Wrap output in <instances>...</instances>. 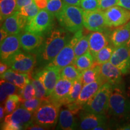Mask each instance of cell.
I'll return each instance as SVG.
<instances>
[{"label": "cell", "mask_w": 130, "mask_h": 130, "mask_svg": "<svg viewBox=\"0 0 130 130\" xmlns=\"http://www.w3.org/2000/svg\"><path fill=\"white\" fill-rule=\"evenodd\" d=\"M130 38V21L112 31L110 40L115 47L126 44Z\"/></svg>", "instance_id": "cell-24"}, {"label": "cell", "mask_w": 130, "mask_h": 130, "mask_svg": "<svg viewBox=\"0 0 130 130\" xmlns=\"http://www.w3.org/2000/svg\"><path fill=\"white\" fill-rule=\"evenodd\" d=\"M20 33L9 35L1 42L0 57L1 61H6L11 57L20 51Z\"/></svg>", "instance_id": "cell-14"}, {"label": "cell", "mask_w": 130, "mask_h": 130, "mask_svg": "<svg viewBox=\"0 0 130 130\" xmlns=\"http://www.w3.org/2000/svg\"><path fill=\"white\" fill-rule=\"evenodd\" d=\"M128 48H129V54H130V46L128 47Z\"/></svg>", "instance_id": "cell-52"}, {"label": "cell", "mask_w": 130, "mask_h": 130, "mask_svg": "<svg viewBox=\"0 0 130 130\" xmlns=\"http://www.w3.org/2000/svg\"><path fill=\"white\" fill-rule=\"evenodd\" d=\"M16 11H18L17 0H0V19L1 23Z\"/></svg>", "instance_id": "cell-25"}, {"label": "cell", "mask_w": 130, "mask_h": 130, "mask_svg": "<svg viewBox=\"0 0 130 130\" xmlns=\"http://www.w3.org/2000/svg\"><path fill=\"white\" fill-rule=\"evenodd\" d=\"M64 28H52L36 51V58L41 66H46L56 58L71 37Z\"/></svg>", "instance_id": "cell-1"}, {"label": "cell", "mask_w": 130, "mask_h": 130, "mask_svg": "<svg viewBox=\"0 0 130 130\" xmlns=\"http://www.w3.org/2000/svg\"><path fill=\"white\" fill-rule=\"evenodd\" d=\"M28 21V19L22 15L19 11H16L3 21L1 28L6 30L9 35H16L20 33L25 28Z\"/></svg>", "instance_id": "cell-15"}, {"label": "cell", "mask_w": 130, "mask_h": 130, "mask_svg": "<svg viewBox=\"0 0 130 130\" xmlns=\"http://www.w3.org/2000/svg\"><path fill=\"white\" fill-rule=\"evenodd\" d=\"M54 17L46 9L40 10L35 17L28 20L24 30L43 36L53 28Z\"/></svg>", "instance_id": "cell-6"}, {"label": "cell", "mask_w": 130, "mask_h": 130, "mask_svg": "<svg viewBox=\"0 0 130 130\" xmlns=\"http://www.w3.org/2000/svg\"><path fill=\"white\" fill-rule=\"evenodd\" d=\"M105 24L108 27H118L130 21V10L115 6L104 10Z\"/></svg>", "instance_id": "cell-10"}, {"label": "cell", "mask_w": 130, "mask_h": 130, "mask_svg": "<svg viewBox=\"0 0 130 130\" xmlns=\"http://www.w3.org/2000/svg\"><path fill=\"white\" fill-rule=\"evenodd\" d=\"M43 36L24 30L20 32L21 46L24 51L32 52L37 50L43 43Z\"/></svg>", "instance_id": "cell-18"}, {"label": "cell", "mask_w": 130, "mask_h": 130, "mask_svg": "<svg viewBox=\"0 0 130 130\" xmlns=\"http://www.w3.org/2000/svg\"><path fill=\"white\" fill-rule=\"evenodd\" d=\"M34 0H17V10L18 11L24 6H27L31 3Z\"/></svg>", "instance_id": "cell-42"}, {"label": "cell", "mask_w": 130, "mask_h": 130, "mask_svg": "<svg viewBox=\"0 0 130 130\" xmlns=\"http://www.w3.org/2000/svg\"><path fill=\"white\" fill-rule=\"evenodd\" d=\"M115 47L106 46L98 53L95 58V64H102L110 61Z\"/></svg>", "instance_id": "cell-31"}, {"label": "cell", "mask_w": 130, "mask_h": 130, "mask_svg": "<svg viewBox=\"0 0 130 130\" xmlns=\"http://www.w3.org/2000/svg\"><path fill=\"white\" fill-rule=\"evenodd\" d=\"M73 84V81L60 77L54 89L49 100L60 105H66V100L69 96Z\"/></svg>", "instance_id": "cell-13"}, {"label": "cell", "mask_w": 130, "mask_h": 130, "mask_svg": "<svg viewBox=\"0 0 130 130\" xmlns=\"http://www.w3.org/2000/svg\"><path fill=\"white\" fill-rule=\"evenodd\" d=\"M126 45H127V46H128V47H129V46H130V38H129V40H128V41L127 43H126Z\"/></svg>", "instance_id": "cell-51"}, {"label": "cell", "mask_w": 130, "mask_h": 130, "mask_svg": "<svg viewBox=\"0 0 130 130\" xmlns=\"http://www.w3.org/2000/svg\"><path fill=\"white\" fill-rule=\"evenodd\" d=\"M89 35L83 36L74 46L75 58L89 51Z\"/></svg>", "instance_id": "cell-33"}, {"label": "cell", "mask_w": 130, "mask_h": 130, "mask_svg": "<svg viewBox=\"0 0 130 130\" xmlns=\"http://www.w3.org/2000/svg\"><path fill=\"white\" fill-rule=\"evenodd\" d=\"M61 106L49 100L48 98L33 113L34 123L43 127L51 128L57 122Z\"/></svg>", "instance_id": "cell-4"}, {"label": "cell", "mask_w": 130, "mask_h": 130, "mask_svg": "<svg viewBox=\"0 0 130 130\" xmlns=\"http://www.w3.org/2000/svg\"><path fill=\"white\" fill-rule=\"evenodd\" d=\"M18 11H19V12L22 15L25 16L28 19V20H30V19L35 17L38 13L40 11V9L37 7L35 3L32 1L30 4L21 7Z\"/></svg>", "instance_id": "cell-35"}, {"label": "cell", "mask_w": 130, "mask_h": 130, "mask_svg": "<svg viewBox=\"0 0 130 130\" xmlns=\"http://www.w3.org/2000/svg\"><path fill=\"white\" fill-rule=\"evenodd\" d=\"M31 81L35 89V97L42 100L48 99L46 89L42 83L36 77H31Z\"/></svg>", "instance_id": "cell-34"}, {"label": "cell", "mask_w": 130, "mask_h": 130, "mask_svg": "<svg viewBox=\"0 0 130 130\" xmlns=\"http://www.w3.org/2000/svg\"><path fill=\"white\" fill-rule=\"evenodd\" d=\"M95 64V59L90 51H87L78 57L75 58L73 64L81 72L89 69Z\"/></svg>", "instance_id": "cell-27"}, {"label": "cell", "mask_w": 130, "mask_h": 130, "mask_svg": "<svg viewBox=\"0 0 130 130\" xmlns=\"http://www.w3.org/2000/svg\"><path fill=\"white\" fill-rule=\"evenodd\" d=\"M113 85L105 82L83 107L86 111L100 115H105L108 112L109 100Z\"/></svg>", "instance_id": "cell-3"}, {"label": "cell", "mask_w": 130, "mask_h": 130, "mask_svg": "<svg viewBox=\"0 0 130 130\" xmlns=\"http://www.w3.org/2000/svg\"><path fill=\"white\" fill-rule=\"evenodd\" d=\"M4 62L14 71L30 74L35 67L37 58L32 55L19 51Z\"/></svg>", "instance_id": "cell-8"}, {"label": "cell", "mask_w": 130, "mask_h": 130, "mask_svg": "<svg viewBox=\"0 0 130 130\" xmlns=\"http://www.w3.org/2000/svg\"><path fill=\"white\" fill-rule=\"evenodd\" d=\"M61 71L59 68L55 66H46L34 75L43 83L48 97L51 95L56 84L60 78Z\"/></svg>", "instance_id": "cell-9"}, {"label": "cell", "mask_w": 130, "mask_h": 130, "mask_svg": "<svg viewBox=\"0 0 130 130\" xmlns=\"http://www.w3.org/2000/svg\"><path fill=\"white\" fill-rule=\"evenodd\" d=\"M83 13L82 8L64 3L63 9L56 18L63 28L75 33L83 28Z\"/></svg>", "instance_id": "cell-2"}, {"label": "cell", "mask_w": 130, "mask_h": 130, "mask_svg": "<svg viewBox=\"0 0 130 130\" xmlns=\"http://www.w3.org/2000/svg\"><path fill=\"white\" fill-rule=\"evenodd\" d=\"M79 113L78 126L80 129H93L97 126L106 123L107 119L105 115L91 113L85 110Z\"/></svg>", "instance_id": "cell-16"}, {"label": "cell", "mask_w": 130, "mask_h": 130, "mask_svg": "<svg viewBox=\"0 0 130 130\" xmlns=\"http://www.w3.org/2000/svg\"><path fill=\"white\" fill-rule=\"evenodd\" d=\"M105 83L102 78L100 76L96 80L90 83L85 84L83 86L82 90L79 94L77 100L75 103L79 106L83 107V105L88 101V100L93 96L94 94L96 93L98 90L100 89L101 86Z\"/></svg>", "instance_id": "cell-20"}, {"label": "cell", "mask_w": 130, "mask_h": 130, "mask_svg": "<svg viewBox=\"0 0 130 130\" xmlns=\"http://www.w3.org/2000/svg\"><path fill=\"white\" fill-rule=\"evenodd\" d=\"M110 61L121 71L123 75L130 71V54L126 44L115 47Z\"/></svg>", "instance_id": "cell-11"}, {"label": "cell", "mask_w": 130, "mask_h": 130, "mask_svg": "<svg viewBox=\"0 0 130 130\" xmlns=\"http://www.w3.org/2000/svg\"><path fill=\"white\" fill-rule=\"evenodd\" d=\"M80 7L84 11H92L99 9L98 0H81Z\"/></svg>", "instance_id": "cell-39"}, {"label": "cell", "mask_w": 130, "mask_h": 130, "mask_svg": "<svg viewBox=\"0 0 130 130\" xmlns=\"http://www.w3.org/2000/svg\"><path fill=\"white\" fill-rule=\"evenodd\" d=\"M118 6L130 10V0H119Z\"/></svg>", "instance_id": "cell-43"}, {"label": "cell", "mask_w": 130, "mask_h": 130, "mask_svg": "<svg viewBox=\"0 0 130 130\" xmlns=\"http://www.w3.org/2000/svg\"><path fill=\"white\" fill-rule=\"evenodd\" d=\"M34 2L40 10L46 9L48 0H34Z\"/></svg>", "instance_id": "cell-41"}, {"label": "cell", "mask_w": 130, "mask_h": 130, "mask_svg": "<svg viewBox=\"0 0 130 130\" xmlns=\"http://www.w3.org/2000/svg\"><path fill=\"white\" fill-rule=\"evenodd\" d=\"M9 68V66L7 63L1 61V64H0V74L2 75L4 74L5 72L7 71Z\"/></svg>", "instance_id": "cell-44"}, {"label": "cell", "mask_w": 130, "mask_h": 130, "mask_svg": "<svg viewBox=\"0 0 130 130\" xmlns=\"http://www.w3.org/2000/svg\"><path fill=\"white\" fill-rule=\"evenodd\" d=\"M74 46V45L69 40L64 48L58 54L56 58L47 66H55L61 70L68 65L73 64L75 58Z\"/></svg>", "instance_id": "cell-17"}, {"label": "cell", "mask_w": 130, "mask_h": 130, "mask_svg": "<svg viewBox=\"0 0 130 130\" xmlns=\"http://www.w3.org/2000/svg\"><path fill=\"white\" fill-rule=\"evenodd\" d=\"M122 72L110 61L101 64L100 76L105 82L113 86H119L122 82Z\"/></svg>", "instance_id": "cell-19"}, {"label": "cell", "mask_w": 130, "mask_h": 130, "mask_svg": "<svg viewBox=\"0 0 130 130\" xmlns=\"http://www.w3.org/2000/svg\"><path fill=\"white\" fill-rule=\"evenodd\" d=\"M121 129H130V124L126 125L125 126H123L122 128H120Z\"/></svg>", "instance_id": "cell-50"}, {"label": "cell", "mask_w": 130, "mask_h": 130, "mask_svg": "<svg viewBox=\"0 0 130 130\" xmlns=\"http://www.w3.org/2000/svg\"><path fill=\"white\" fill-rule=\"evenodd\" d=\"M101 64H95L82 72L81 79L83 85L95 81L100 76Z\"/></svg>", "instance_id": "cell-28"}, {"label": "cell", "mask_w": 130, "mask_h": 130, "mask_svg": "<svg viewBox=\"0 0 130 130\" xmlns=\"http://www.w3.org/2000/svg\"><path fill=\"white\" fill-rule=\"evenodd\" d=\"M44 101L45 100L37 98L36 97H34L30 100L22 101L21 104V106L24 107L28 111L34 113L42 105Z\"/></svg>", "instance_id": "cell-36"}, {"label": "cell", "mask_w": 130, "mask_h": 130, "mask_svg": "<svg viewBox=\"0 0 130 130\" xmlns=\"http://www.w3.org/2000/svg\"><path fill=\"white\" fill-rule=\"evenodd\" d=\"M5 114H6L5 108L1 105V107H0V119H1V121H2V119L4 118Z\"/></svg>", "instance_id": "cell-48"}, {"label": "cell", "mask_w": 130, "mask_h": 130, "mask_svg": "<svg viewBox=\"0 0 130 130\" xmlns=\"http://www.w3.org/2000/svg\"><path fill=\"white\" fill-rule=\"evenodd\" d=\"M108 111L116 116H125L130 113V101L119 86H113Z\"/></svg>", "instance_id": "cell-7"}, {"label": "cell", "mask_w": 130, "mask_h": 130, "mask_svg": "<svg viewBox=\"0 0 130 130\" xmlns=\"http://www.w3.org/2000/svg\"><path fill=\"white\" fill-rule=\"evenodd\" d=\"M77 112L66 108H62L60 110L58 117V129L63 130H73L77 129L78 123L76 121L75 115Z\"/></svg>", "instance_id": "cell-21"}, {"label": "cell", "mask_w": 130, "mask_h": 130, "mask_svg": "<svg viewBox=\"0 0 130 130\" xmlns=\"http://www.w3.org/2000/svg\"><path fill=\"white\" fill-rule=\"evenodd\" d=\"M119 0H98L99 9L105 10L107 9L118 6Z\"/></svg>", "instance_id": "cell-40"}, {"label": "cell", "mask_w": 130, "mask_h": 130, "mask_svg": "<svg viewBox=\"0 0 130 130\" xmlns=\"http://www.w3.org/2000/svg\"><path fill=\"white\" fill-rule=\"evenodd\" d=\"M46 128L43 127L41 125H39L35 124V123H33V124L28 126V128H27V129H31V130H43V129H46Z\"/></svg>", "instance_id": "cell-45"}, {"label": "cell", "mask_w": 130, "mask_h": 130, "mask_svg": "<svg viewBox=\"0 0 130 130\" xmlns=\"http://www.w3.org/2000/svg\"><path fill=\"white\" fill-rule=\"evenodd\" d=\"M64 3L63 0H48L46 9L56 17L61 12Z\"/></svg>", "instance_id": "cell-37"}, {"label": "cell", "mask_w": 130, "mask_h": 130, "mask_svg": "<svg viewBox=\"0 0 130 130\" xmlns=\"http://www.w3.org/2000/svg\"><path fill=\"white\" fill-rule=\"evenodd\" d=\"M63 1L68 4L76 6H80L81 0H63Z\"/></svg>", "instance_id": "cell-46"}, {"label": "cell", "mask_w": 130, "mask_h": 130, "mask_svg": "<svg viewBox=\"0 0 130 130\" xmlns=\"http://www.w3.org/2000/svg\"><path fill=\"white\" fill-rule=\"evenodd\" d=\"M83 86V84L81 77L80 78L73 81L72 88H71V92H70L69 95L66 100V104L72 103L77 100L78 98L81 93V91L82 90Z\"/></svg>", "instance_id": "cell-32"}, {"label": "cell", "mask_w": 130, "mask_h": 130, "mask_svg": "<svg viewBox=\"0 0 130 130\" xmlns=\"http://www.w3.org/2000/svg\"><path fill=\"white\" fill-rule=\"evenodd\" d=\"M30 74L21 73L14 71L12 69H8L6 72L1 75V79L12 83L18 87L19 89H23L28 83L30 82Z\"/></svg>", "instance_id": "cell-22"}, {"label": "cell", "mask_w": 130, "mask_h": 130, "mask_svg": "<svg viewBox=\"0 0 130 130\" xmlns=\"http://www.w3.org/2000/svg\"><path fill=\"white\" fill-rule=\"evenodd\" d=\"M84 27L91 31H102L105 24L104 13L100 9L92 11H84L83 13Z\"/></svg>", "instance_id": "cell-12"}, {"label": "cell", "mask_w": 130, "mask_h": 130, "mask_svg": "<svg viewBox=\"0 0 130 130\" xmlns=\"http://www.w3.org/2000/svg\"><path fill=\"white\" fill-rule=\"evenodd\" d=\"M21 89L12 83L1 79L0 85V101L1 104H4L6 100L10 95L13 94H19Z\"/></svg>", "instance_id": "cell-26"}, {"label": "cell", "mask_w": 130, "mask_h": 130, "mask_svg": "<svg viewBox=\"0 0 130 130\" xmlns=\"http://www.w3.org/2000/svg\"><path fill=\"white\" fill-rule=\"evenodd\" d=\"M106 128H107V126L105 124V125H100V126H97V127L94 128L93 129H95V130H103V129H107Z\"/></svg>", "instance_id": "cell-49"}, {"label": "cell", "mask_w": 130, "mask_h": 130, "mask_svg": "<svg viewBox=\"0 0 130 130\" xmlns=\"http://www.w3.org/2000/svg\"><path fill=\"white\" fill-rule=\"evenodd\" d=\"M89 51L95 59L96 56L100 50L107 46L108 41L107 36L100 31H94L89 35Z\"/></svg>", "instance_id": "cell-23"}, {"label": "cell", "mask_w": 130, "mask_h": 130, "mask_svg": "<svg viewBox=\"0 0 130 130\" xmlns=\"http://www.w3.org/2000/svg\"><path fill=\"white\" fill-rule=\"evenodd\" d=\"M35 89L31 81L26 85L23 89H21L18 95L22 99V101L27 100L35 97Z\"/></svg>", "instance_id": "cell-38"}, {"label": "cell", "mask_w": 130, "mask_h": 130, "mask_svg": "<svg viewBox=\"0 0 130 130\" xmlns=\"http://www.w3.org/2000/svg\"><path fill=\"white\" fill-rule=\"evenodd\" d=\"M33 123V112L20 106L13 113L6 115L1 126V129H27Z\"/></svg>", "instance_id": "cell-5"}, {"label": "cell", "mask_w": 130, "mask_h": 130, "mask_svg": "<svg viewBox=\"0 0 130 130\" xmlns=\"http://www.w3.org/2000/svg\"><path fill=\"white\" fill-rule=\"evenodd\" d=\"M9 36V33L6 30H4L3 28H1V31H0V41L2 42L3 40H4Z\"/></svg>", "instance_id": "cell-47"}, {"label": "cell", "mask_w": 130, "mask_h": 130, "mask_svg": "<svg viewBox=\"0 0 130 130\" xmlns=\"http://www.w3.org/2000/svg\"><path fill=\"white\" fill-rule=\"evenodd\" d=\"M22 101V99L18 94L10 95L4 102V108L6 114H10L17 109Z\"/></svg>", "instance_id": "cell-29"}, {"label": "cell", "mask_w": 130, "mask_h": 130, "mask_svg": "<svg viewBox=\"0 0 130 130\" xmlns=\"http://www.w3.org/2000/svg\"><path fill=\"white\" fill-rule=\"evenodd\" d=\"M82 72L78 69L74 64H70L63 68L61 71V77L72 81L80 78Z\"/></svg>", "instance_id": "cell-30"}]
</instances>
